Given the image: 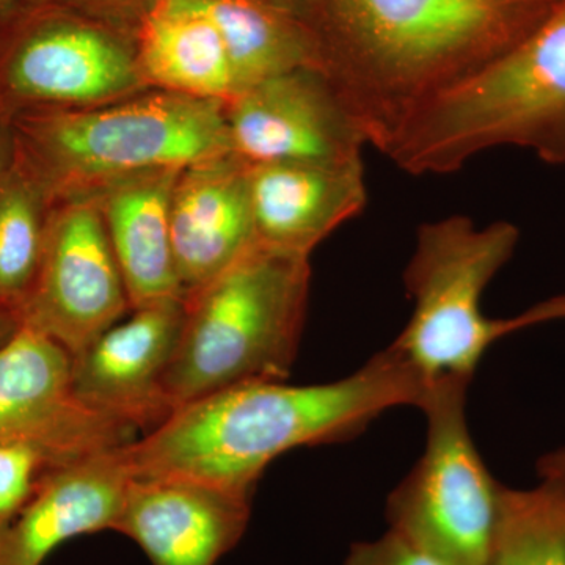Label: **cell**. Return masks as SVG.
<instances>
[{
  "label": "cell",
  "instance_id": "obj_1",
  "mask_svg": "<svg viewBox=\"0 0 565 565\" xmlns=\"http://www.w3.org/2000/svg\"><path fill=\"white\" fill-rule=\"evenodd\" d=\"M563 0H300L319 70L367 145L388 151L445 92L525 40Z\"/></svg>",
  "mask_w": 565,
  "mask_h": 565
},
{
  "label": "cell",
  "instance_id": "obj_2",
  "mask_svg": "<svg viewBox=\"0 0 565 565\" xmlns=\"http://www.w3.org/2000/svg\"><path fill=\"white\" fill-rule=\"evenodd\" d=\"M424 390L388 345L329 384L253 382L182 405L121 455L134 478L184 479L252 497L278 457L352 440L390 408L418 407Z\"/></svg>",
  "mask_w": 565,
  "mask_h": 565
},
{
  "label": "cell",
  "instance_id": "obj_3",
  "mask_svg": "<svg viewBox=\"0 0 565 565\" xmlns=\"http://www.w3.org/2000/svg\"><path fill=\"white\" fill-rule=\"evenodd\" d=\"M10 125L14 154L54 203L233 152L225 103L152 88L90 109L18 115Z\"/></svg>",
  "mask_w": 565,
  "mask_h": 565
},
{
  "label": "cell",
  "instance_id": "obj_4",
  "mask_svg": "<svg viewBox=\"0 0 565 565\" xmlns=\"http://www.w3.org/2000/svg\"><path fill=\"white\" fill-rule=\"evenodd\" d=\"M310 281V256L258 244L185 296L162 382L169 415L232 386L286 381L302 341Z\"/></svg>",
  "mask_w": 565,
  "mask_h": 565
},
{
  "label": "cell",
  "instance_id": "obj_5",
  "mask_svg": "<svg viewBox=\"0 0 565 565\" xmlns=\"http://www.w3.org/2000/svg\"><path fill=\"white\" fill-rule=\"evenodd\" d=\"M498 147L565 163V0L525 40L419 110L385 156L419 177L455 173Z\"/></svg>",
  "mask_w": 565,
  "mask_h": 565
},
{
  "label": "cell",
  "instance_id": "obj_6",
  "mask_svg": "<svg viewBox=\"0 0 565 565\" xmlns=\"http://www.w3.org/2000/svg\"><path fill=\"white\" fill-rule=\"evenodd\" d=\"M519 241L514 223L478 226L467 215L419 226L404 273L414 311L390 348L424 385L471 381L486 352L511 334L508 319L487 318L481 303Z\"/></svg>",
  "mask_w": 565,
  "mask_h": 565
},
{
  "label": "cell",
  "instance_id": "obj_7",
  "mask_svg": "<svg viewBox=\"0 0 565 565\" xmlns=\"http://www.w3.org/2000/svg\"><path fill=\"white\" fill-rule=\"evenodd\" d=\"M470 381L426 386V446L390 493L388 530L445 565H487L500 525L504 486L487 470L467 419Z\"/></svg>",
  "mask_w": 565,
  "mask_h": 565
},
{
  "label": "cell",
  "instance_id": "obj_8",
  "mask_svg": "<svg viewBox=\"0 0 565 565\" xmlns=\"http://www.w3.org/2000/svg\"><path fill=\"white\" fill-rule=\"evenodd\" d=\"M145 90L132 32L47 0H25L0 20L6 120L90 109Z\"/></svg>",
  "mask_w": 565,
  "mask_h": 565
},
{
  "label": "cell",
  "instance_id": "obj_9",
  "mask_svg": "<svg viewBox=\"0 0 565 565\" xmlns=\"http://www.w3.org/2000/svg\"><path fill=\"white\" fill-rule=\"evenodd\" d=\"M132 310L95 199L55 203L21 326L76 355Z\"/></svg>",
  "mask_w": 565,
  "mask_h": 565
},
{
  "label": "cell",
  "instance_id": "obj_10",
  "mask_svg": "<svg viewBox=\"0 0 565 565\" xmlns=\"http://www.w3.org/2000/svg\"><path fill=\"white\" fill-rule=\"evenodd\" d=\"M137 433L82 403L73 356L46 334L21 326L0 348V440L29 441L71 462L128 445Z\"/></svg>",
  "mask_w": 565,
  "mask_h": 565
},
{
  "label": "cell",
  "instance_id": "obj_11",
  "mask_svg": "<svg viewBox=\"0 0 565 565\" xmlns=\"http://www.w3.org/2000/svg\"><path fill=\"white\" fill-rule=\"evenodd\" d=\"M230 145L248 166L360 161L367 141L321 71L281 74L225 103Z\"/></svg>",
  "mask_w": 565,
  "mask_h": 565
},
{
  "label": "cell",
  "instance_id": "obj_12",
  "mask_svg": "<svg viewBox=\"0 0 565 565\" xmlns=\"http://www.w3.org/2000/svg\"><path fill=\"white\" fill-rule=\"evenodd\" d=\"M184 322V299L132 308L73 355L77 397L111 418L148 433L169 416L162 382Z\"/></svg>",
  "mask_w": 565,
  "mask_h": 565
},
{
  "label": "cell",
  "instance_id": "obj_13",
  "mask_svg": "<svg viewBox=\"0 0 565 565\" xmlns=\"http://www.w3.org/2000/svg\"><path fill=\"white\" fill-rule=\"evenodd\" d=\"M252 497L184 479L132 478L114 531L152 565H215L250 522Z\"/></svg>",
  "mask_w": 565,
  "mask_h": 565
},
{
  "label": "cell",
  "instance_id": "obj_14",
  "mask_svg": "<svg viewBox=\"0 0 565 565\" xmlns=\"http://www.w3.org/2000/svg\"><path fill=\"white\" fill-rule=\"evenodd\" d=\"M170 232L182 297L256 247L248 163L226 152L182 169L173 185Z\"/></svg>",
  "mask_w": 565,
  "mask_h": 565
},
{
  "label": "cell",
  "instance_id": "obj_15",
  "mask_svg": "<svg viewBox=\"0 0 565 565\" xmlns=\"http://www.w3.org/2000/svg\"><path fill=\"white\" fill-rule=\"evenodd\" d=\"M121 448L52 468L0 535V565H41L70 539L114 531L134 478Z\"/></svg>",
  "mask_w": 565,
  "mask_h": 565
},
{
  "label": "cell",
  "instance_id": "obj_16",
  "mask_svg": "<svg viewBox=\"0 0 565 565\" xmlns=\"http://www.w3.org/2000/svg\"><path fill=\"white\" fill-rule=\"evenodd\" d=\"M248 188L258 243L303 256L367 203L363 159L248 166Z\"/></svg>",
  "mask_w": 565,
  "mask_h": 565
},
{
  "label": "cell",
  "instance_id": "obj_17",
  "mask_svg": "<svg viewBox=\"0 0 565 565\" xmlns=\"http://www.w3.org/2000/svg\"><path fill=\"white\" fill-rule=\"evenodd\" d=\"M181 170L139 174L95 196L132 308L184 299L170 232V203Z\"/></svg>",
  "mask_w": 565,
  "mask_h": 565
},
{
  "label": "cell",
  "instance_id": "obj_18",
  "mask_svg": "<svg viewBox=\"0 0 565 565\" xmlns=\"http://www.w3.org/2000/svg\"><path fill=\"white\" fill-rule=\"evenodd\" d=\"M134 44L148 88L218 103L236 96L221 33L184 0H161L134 32Z\"/></svg>",
  "mask_w": 565,
  "mask_h": 565
},
{
  "label": "cell",
  "instance_id": "obj_19",
  "mask_svg": "<svg viewBox=\"0 0 565 565\" xmlns=\"http://www.w3.org/2000/svg\"><path fill=\"white\" fill-rule=\"evenodd\" d=\"M210 18L232 63L237 93L281 74L319 70L318 44L297 11L273 0H184Z\"/></svg>",
  "mask_w": 565,
  "mask_h": 565
},
{
  "label": "cell",
  "instance_id": "obj_20",
  "mask_svg": "<svg viewBox=\"0 0 565 565\" xmlns=\"http://www.w3.org/2000/svg\"><path fill=\"white\" fill-rule=\"evenodd\" d=\"M54 204L14 154L0 181V307L18 315L39 273Z\"/></svg>",
  "mask_w": 565,
  "mask_h": 565
},
{
  "label": "cell",
  "instance_id": "obj_21",
  "mask_svg": "<svg viewBox=\"0 0 565 565\" xmlns=\"http://www.w3.org/2000/svg\"><path fill=\"white\" fill-rule=\"evenodd\" d=\"M487 565H565V504L541 484L504 487L500 525Z\"/></svg>",
  "mask_w": 565,
  "mask_h": 565
},
{
  "label": "cell",
  "instance_id": "obj_22",
  "mask_svg": "<svg viewBox=\"0 0 565 565\" xmlns=\"http://www.w3.org/2000/svg\"><path fill=\"white\" fill-rule=\"evenodd\" d=\"M62 462L29 441L0 440V535L31 501L44 476Z\"/></svg>",
  "mask_w": 565,
  "mask_h": 565
},
{
  "label": "cell",
  "instance_id": "obj_23",
  "mask_svg": "<svg viewBox=\"0 0 565 565\" xmlns=\"http://www.w3.org/2000/svg\"><path fill=\"white\" fill-rule=\"evenodd\" d=\"M344 565H445L427 555L403 535L388 530L375 541L356 542Z\"/></svg>",
  "mask_w": 565,
  "mask_h": 565
},
{
  "label": "cell",
  "instance_id": "obj_24",
  "mask_svg": "<svg viewBox=\"0 0 565 565\" xmlns=\"http://www.w3.org/2000/svg\"><path fill=\"white\" fill-rule=\"evenodd\" d=\"M47 2L61 3L134 33L161 0H47Z\"/></svg>",
  "mask_w": 565,
  "mask_h": 565
},
{
  "label": "cell",
  "instance_id": "obj_25",
  "mask_svg": "<svg viewBox=\"0 0 565 565\" xmlns=\"http://www.w3.org/2000/svg\"><path fill=\"white\" fill-rule=\"evenodd\" d=\"M561 319H565V294L544 300V302L535 303L534 307L527 308L526 311L515 316V318H509V327H511V332L514 333L526 329V327L561 321Z\"/></svg>",
  "mask_w": 565,
  "mask_h": 565
},
{
  "label": "cell",
  "instance_id": "obj_26",
  "mask_svg": "<svg viewBox=\"0 0 565 565\" xmlns=\"http://www.w3.org/2000/svg\"><path fill=\"white\" fill-rule=\"evenodd\" d=\"M537 468L541 486L565 504V448L542 457Z\"/></svg>",
  "mask_w": 565,
  "mask_h": 565
},
{
  "label": "cell",
  "instance_id": "obj_27",
  "mask_svg": "<svg viewBox=\"0 0 565 565\" xmlns=\"http://www.w3.org/2000/svg\"><path fill=\"white\" fill-rule=\"evenodd\" d=\"M14 137L9 120L0 117V181L13 162Z\"/></svg>",
  "mask_w": 565,
  "mask_h": 565
},
{
  "label": "cell",
  "instance_id": "obj_28",
  "mask_svg": "<svg viewBox=\"0 0 565 565\" xmlns=\"http://www.w3.org/2000/svg\"><path fill=\"white\" fill-rule=\"evenodd\" d=\"M20 329V315L11 308L0 307V348L9 343Z\"/></svg>",
  "mask_w": 565,
  "mask_h": 565
},
{
  "label": "cell",
  "instance_id": "obj_29",
  "mask_svg": "<svg viewBox=\"0 0 565 565\" xmlns=\"http://www.w3.org/2000/svg\"><path fill=\"white\" fill-rule=\"evenodd\" d=\"M25 0H0V20L10 14L11 11L17 10L18 7L22 6Z\"/></svg>",
  "mask_w": 565,
  "mask_h": 565
},
{
  "label": "cell",
  "instance_id": "obj_30",
  "mask_svg": "<svg viewBox=\"0 0 565 565\" xmlns=\"http://www.w3.org/2000/svg\"><path fill=\"white\" fill-rule=\"evenodd\" d=\"M273 2L280 3V6L288 7V9H292L294 11L299 9V0H273Z\"/></svg>",
  "mask_w": 565,
  "mask_h": 565
}]
</instances>
